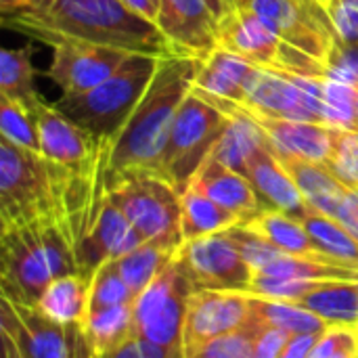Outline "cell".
I'll use <instances>...</instances> for the list:
<instances>
[{
  "label": "cell",
  "mask_w": 358,
  "mask_h": 358,
  "mask_svg": "<svg viewBox=\"0 0 358 358\" xmlns=\"http://www.w3.org/2000/svg\"><path fill=\"white\" fill-rule=\"evenodd\" d=\"M107 195L124 212L143 243L180 248V193L168 180L155 174H134L107 187Z\"/></svg>",
  "instance_id": "cell-8"
},
{
  "label": "cell",
  "mask_w": 358,
  "mask_h": 358,
  "mask_svg": "<svg viewBox=\"0 0 358 358\" xmlns=\"http://www.w3.org/2000/svg\"><path fill=\"white\" fill-rule=\"evenodd\" d=\"M327 13L340 40L358 42V0H329Z\"/></svg>",
  "instance_id": "cell-40"
},
{
  "label": "cell",
  "mask_w": 358,
  "mask_h": 358,
  "mask_svg": "<svg viewBox=\"0 0 358 358\" xmlns=\"http://www.w3.org/2000/svg\"><path fill=\"white\" fill-rule=\"evenodd\" d=\"M90 277L84 273L57 277L38 298L36 308L59 325H84L90 308Z\"/></svg>",
  "instance_id": "cell-24"
},
{
  "label": "cell",
  "mask_w": 358,
  "mask_h": 358,
  "mask_svg": "<svg viewBox=\"0 0 358 358\" xmlns=\"http://www.w3.org/2000/svg\"><path fill=\"white\" fill-rule=\"evenodd\" d=\"M0 331L8 334L21 358H67L69 327L48 319L36 306L2 298Z\"/></svg>",
  "instance_id": "cell-16"
},
{
  "label": "cell",
  "mask_w": 358,
  "mask_h": 358,
  "mask_svg": "<svg viewBox=\"0 0 358 358\" xmlns=\"http://www.w3.org/2000/svg\"><path fill=\"white\" fill-rule=\"evenodd\" d=\"M321 4H325V8H327V4H329V0H319Z\"/></svg>",
  "instance_id": "cell-49"
},
{
  "label": "cell",
  "mask_w": 358,
  "mask_h": 358,
  "mask_svg": "<svg viewBox=\"0 0 358 358\" xmlns=\"http://www.w3.org/2000/svg\"><path fill=\"white\" fill-rule=\"evenodd\" d=\"M130 10H134L136 15L149 19L155 23L157 19V8H159V2L157 0H122Z\"/></svg>",
  "instance_id": "cell-45"
},
{
  "label": "cell",
  "mask_w": 358,
  "mask_h": 358,
  "mask_svg": "<svg viewBox=\"0 0 358 358\" xmlns=\"http://www.w3.org/2000/svg\"><path fill=\"white\" fill-rule=\"evenodd\" d=\"M292 304L310 310L329 327H358V283L327 281Z\"/></svg>",
  "instance_id": "cell-27"
},
{
  "label": "cell",
  "mask_w": 358,
  "mask_h": 358,
  "mask_svg": "<svg viewBox=\"0 0 358 358\" xmlns=\"http://www.w3.org/2000/svg\"><path fill=\"white\" fill-rule=\"evenodd\" d=\"M80 327L86 331V336L96 346V350L105 355L136 334L134 331V302L90 310L84 325Z\"/></svg>",
  "instance_id": "cell-30"
},
{
  "label": "cell",
  "mask_w": 358,
  "mask_h": 358,
  "mask_svg": "<svg viewBox=\"0 0 358 358\" xmlns=\"http://www.w3.org/2000/svg\"><path fill=\"white\" fill-rule=\"evenodd\" d=\"M0 340H2V358H21L19 357L17 346H15V342L10 340L8 334L0 331Z\"/></svg>",
  "instance_id": "cell-46"
},
{
  "label": "cell",
  "mask_w": 358,
  "mask_h": 358,
  "mask_svg": "<svg viewBox=\"0 0 358 358\" xmlns=\"http://www.w3.org/2000/svg\"><path fill=\"white\" fill-rule=\"evenodd\" d=\"M67 358H103L80 325H69V355Z\"/></svg>",
  "instance_id": "cell-43"
},
{
  "label": "cell",
  "mask_w": 358,
  "mask_h": 358,
  "mask_svg": "<svg viewBox=\"0 0 358 358\" xmlns=\"http://www.w3.org/2000/svg\"><path fill=\"white\" fill-rule=\"evenodd\" d=\"M201 59L170 55L159 59L157 71L124 128L111 141L107 187L134 174H155L168 145V136L189 94Z\"/></svg>",
  "instance_id": "cell-2"
},
{
  "label": "cell",
  "mask_w": 358,
  "mask_h": 358,
  "mask_svg": "<svg viewBox=\"0 0 358 358\" xmlns=\"http://www.w3.org/2000/svg\"><path fill=\"white\" fill-rule=\"evenodd\" d=\"M36 120L40 132V153L46 159L69 170H82L92 164L99 153L101 138L65 117L55 109V105L42 103L36 109Z\"/></svg>",
  "instance_id": "cell-17"
},
{
  "label": "cell",
  "mask_w": 358,
  "mask_h": 358,
  "mask_svg": "<svg viewBox=\"0 0 358 358\" xmlns=\"http://www.w3.org/2000/svg\"><path fill=\"white\" fill-rule=\"evenodd\" d=\"M193 285L185 275L176 252L149 287L134 302L136 336L155 344L182 350V325Z\"/></svg>",
  "instance_id": "cell-9"
},
{
  "label": "cell",
  "mask_w": 358,
  "mask_h": 358,
  "mask_svg": "<svg viewBox=\"0 0 358 358\" xmlns=\"http://www.w3.org/2000/svg\"><path fill=\"white\" fill-rule=\"evenodd\" d=\"M239 107L264 130L268 138V149L273 153L294 155V157H302V159H310V162H319L327 166L331 147H334L336 126H327L319 122L279 120V117H268V115L250 111L243 105Z\"/></svg>",
  "instance_id": "cell-19"
},
{
  "label": "cell",
  "mask_w": 358,
  "mask_h": 358,
  "mask_svg": "<svg viewBox=\"0 0 358 358\" xmlns=\"http://www.w3.org/2000/svg\"><path fill=\"white\" fill-rule=\"evenodd\" d=\"M241 227H245L248 231H252L258 237L266 239L271 245H275L277 250H281V252H285L289 256L308 258V260H317V262H325V264L346 266L340 260H336L334 256L325 254L315 243V239L310 237V233L306 231V227L302 224L300 218L289 216L285 212L264 208L260 214H256L254 218L245 220Z\"/></svg>",
  "instance_id": "cell-22"
},
{
  "label": "cell",
  "mask_w": 358,
  "mask_h": 358,
  "mask_svg": "<svg viewBox=\"0 0 358 358\" xmlns=\"http://www.w3.org/2000/svg\"><path fill=\"white\" fill-rule=\"evenodd\" d=\"M273 155L292 176V180L296 182L306 203L313 210L323 212L334 218L348 187L325 164L294 157V155H283V153H273Z\"/></svg>",
  "instance_id": "cell-23"
},
{
  "label": "cell",
  "mask_w": 358,
  "mask_h": 358,
  "mask_svg": "<svg viewBox=\"0 0 358 358\" xmlns=\"http://www.w3.org/2000/svg\"><path fill=\"white\" fill-rule=\"evenodd\" d=\"M239 105L268 117L323 124L321 117L315 113L310 101L294 80L260 67L252 71L245 86V96Z\"/></svg>",
  "instance_id": "cell-18"
},
{
  "label": "cell",
  "mask_w": 358,
  "mask_h": 358,
  "mask_svg": "<svg viewBox=\"0 0 358 358\" xmlns=\"http://www.w3.org/2000/svg\"><path fill=\"white\" fill-rule=\"evenodd\" d=\"M176 250H168L155 243H143L136 250L128 252L122 258H115V266L128 287L132 289L134 298H138L149 283L159 275V271L168 264V260L174 256Z\"/></svg>",
  "instance_id": "cell-32"
},
{
  "label": "cell",
  "mask_w": 358,
  "mask_h": 358,
  "mask_svg": "<svg viewBox=\"0 0 358 358\" xmlns=\"http://www.w3.org/2000/svg\"><path fill=\"white\" fill-rule=\"evenodd\" d=\"M321 336H317V334H294L289 338L281 358H310L313 348L317 346Z\"/></svg>",
  "instance_id": "cell-44"
},
{
  "label": "cell",
  "mask_w": 358,
  "mask_h": 358,
  "mask_svg": "<svg viewBox=\"0 0 358 358\" xmlns=\"http://www.w3.org/2000/svg\"><path fill=\"white\" fill-rule=\"evenodd\" d=\"M136 302L132 289L120 275L113 260L103 262L90 277V310L117 306V304H130Z\"/></svg>",
  "instance_id": "cell-35"
},
{
  "label": "cell",
  "mask_w": 358,
  "mask_h": 358,
  "mask_svg": "<svg viewBox=\"0 0 358 358\" xmlns=\"http://www.w3.org/2000/svg\"><path fill=\"white\" fill-rule=\"evenodd\" d=\"M227 126V113L189 90L174 117L168 145L159 159L157 176L182 193L201 164L210 157Z\"/></svg>",
  "instance_id": "cell-7"
},
{
  "label": "cell",
  "mask_w": 358,
  "mask_h": 358,
  "mask_svg": "<svg viewBox=\"0 0 358 358\" xmlns=\"http://www.w3.org/2000/svg\"><path fill=\"white\" fill-rule=\"evenodd\" d=\"M344 229H348L358 239V191L357 189H346L336 216H334Z\"/></svg>",
  "instance_id": "cell-42"
},
{
  "label": "cell",
  "mask_w": 358,
  "mask_h": 358,
  "mask_svg": "<svg viewBox=\"0 0 358 358\" xmlns=\"http://www.w3.org/2000/svg\"><path fill=\"white\" fill-rule=\"evenodd\" d=\"M243 174L254 185L264 208L279 210L296 218H302L310 208L302 197V193L298 191L292 176L285 172V168L279 164V159L271 153L268 147L258 149L250 157Z\"/></svg>",
  "instance_id": "cell-21"
},
{
  "label": "cell",
  "mask_w": 358,
  "mask_h": 358,
  "mask_svg": "<svg viewBox=\"0 0 358 358\" xmlns=\"http://www.w3.org/2000/svg\"><path fill=\"white\" fill-rule=\"evenodd\" d=\"M254 69L256 65L216 46L210 57L201 59L193 86L208 90L216 96H224V99L241 103L245 96L248 80Z\"/></svg>",
  "instance_id": "cell-25"
},
{
  "label": "cell",
  "mask_w": 358,
  "mask_h": 358,
  "mask_svg": "<svg viewBox=\"0 0 358 358\" xmlns=\"http://www.w3.org/2000/svg\"><path fill=\"white\" fill-rule=\"evenodd\" d=\"M252 321L248 292L195 289L189 296L182 325V355L206 342L245 327Z\"/></svg>",
  "instance_id": "cell-13"
},
{
  "label": "cell",
  "mask_w": 358,
  "mask_h": 358,
  "mask_svg": "<svg viewBox=\"0 0 358 358\" xmlns=\"http://www.w3.org/2000/svg\"><path fill=\"white\" fill-rule=\"evenodd\" d=\"M0 138L21 149L40 153V132L36 113L17 101L0 96Z\"/></svg>",
  "instance_id": "cell-34"
},
{
  "label": "cell",
  "mask_w": 358,
  "mask_h": 358,
  "mask_svg": "<svg viewBox=\"0 0 358 358\" xmlns=\"http://www.w3.org/2000/svg\"><path fill=\"white\" fill-rule=\"evenodd\" d=\"M2 25L44 44L80 40L134 55H178L162 29L122 0H0Z\"/></svg>",
  "instance_id": "cell-1"
},
{
  "label": "cell",
  "mask_w": 358,
  "mask_h": 358,
  "mask_svg": "<svg viewBox=\"0 0 358 358\" xmlns=\"http://www.w3.org/2000/svg\"><path fill=\"white\" fill-rule=\"evenodd\" d=\"M292 336L294 334H287L283 329L260 327L258 336H256V342H254L252 358H281Z\"/></svg>",
  "instance_id": "cell-41"
},
{
  "label": "cell",
  "mask_w": 358,
  "mask_h": 358,
  "mask_svg": "<svg viewBox=\"0 0 358 358\" xmlns=\"http://www.w3.org/2000/svg\"><path fill=\"white\" fill-rule=\"evenodd\" d=\"M300 220L325 254L334 256L346 266L358 268V239L336 218L308 208Z\"/></svg>",
  "instance_id": "cell-31"
},
{
  "label": "cell",
  "mask_w": 358,
  "mask_h": 358,
  "mask_svg": "<svg viewBox=\"0 0 358 358\" xmlns=\"http://www.w3.org/2000/svg\"><path fill=\"white\" fill-rule=\"evenodd\" d=\"M176 258L193 289L250 292L254 268L245 262L227 231L182 241Z\"/></svg>",
  "instance_id": "cell-11"
},
{
  "label": "cell",
  "mask_w": 358,
  "mask_h": 358,
  "mask_svg": "<svg viewBox=\"0 0 358 358\" xmlns=\"http://www.w3.org/2000/svg\"><path fill=\"white\" fill-rule=\"evenodd\" d=\"M157 65L159 57L130 55L105 82L82 94L61 96L55 103V109L92 136L113 141L147 92Z\"/></svg>",
  "instance_id": "cell-5"
},
{
  "label": "cell",
  "mask_w": 358,
  "mask_h": 358,
  "mask_svg": "<svg viewBox=\"0 0 358 358\" xmlns=\"http://www.w3.org/2000/svg\"><path fill=\"white\" fill-rule=\"evenodd\" d=\"M245 6L289 46L327 65L338 36L325 4L319 0H248Z\"/></svg>",
  "instance_id": "cell-10"
},
{
  "label": "cell",
  "mask_w": 358,
  "mask_h": 358,
  "mask_svg": "<svg viewBox=\"0 0 358 358\" xmlns=\"http://www.w3.org/2000/svg\"><path fill=\"white\" fill-rule=\"evenodd\" d=\"M310 358H358V327H329Z\"/></svg>",
  "instance_id": "cell-38"
},
{
  "label": "cell",
  "mask_w": 358,
  "mask_h": 358,
  "mask_svg": "<svg viewBox=\"0 0 358 358\" xmlns=\"http://www.w3.org/2000/svg\"><path fill=\"white\" fill-rule=\"evenodd\" d=\"M239 224H243V220L235 212L222 208L220 203H216L214 199H210L201 191H197L193 187H187L180 193V233H182V241L224 233V231H229L233 227H239Z\"/></svg>",
  "instance_id": "cell-26"
},
{
  "label": "cell",
  "mask_w": 358,
  "mask_h": 358,
  "mask_svg": "<svg viewBox=\"0 0 358 358\" xmlns=\"http://www.w3.org/2000/svg\"><path fill=\"white\" fill-rule=\"evenodd\" d=\"M34 46L25 44L21 48H4L0 55V96L17 101L31 109L44 103L36 86V67L31 63Z\"/></svg>",
  "instance_id": "cell-28"
},
{
  "label": "cell",
  "mask_w": 358,
  "mask_h": 358,
  "mask_svg": "<svg viewBox=\"0 0 358 358\" xmlns=\"http://www.w3.org/2000/svg\"><path fill=\"white\" fill-rule=\"evenodd\" d=\"M323 115L327 126L358 132V84L325 78Z\"/></svg>",
  "instance_id": "cell-33"
},
{
  "label": "cell",
  "mask_w": 358,
  "mask_h": 358,
  "mask_svg": "<svg viewBox=\"0 0 358 358\" xmlns=\"http://www.w3.org/2000/svg\"><path fill=\"white\" fill-rule=\"evenodd\" d=\"M327 168L348 187L358 191V132L336 128Z\"/></svg>",
  "instance_id": "cell-37"
},
{
  "label": "cell",
  "mask_w": 358,
  "mask_h": 358,
  "mask_svg": "<svg viewBox=\"0 0 358 358\" xmlns=\"http://www.w3.org/2000/svg\"><path fill=\"white\" fill-rule=\"evenodd\" d=\"M250 296L252 302V323L260 327H275L283 329L287 334H325L329 325L313 315L310 310L292 304V302H279V300H268L260 296Z\"/></svg>",
  "instance_id": "cell-29"
},
{
  "label": "cell",
  "mask_w": 358,
  "mask_h": 358,
  "mask_svg": "<svg viewBox=\"0 0 358 358\" xmlns=\"http://www.w3.org/2000/svg\"><path fill=\"white\" fill-rule=\"evenodd\" d=\"M218 46L248 63L275 71L308 78H327V65L281 40L250 6H235L218 19Z\"/></svg>",
  "instance_id": "cell-6"
},
{
  "label": "cell",
  "mask_w": 358,
  "mask_h": 358,
  "mask_svg": "<svg viewBox=\"0 0 358 358\" xmlns=\"http://www.w3.org/2000/svg\"><path fill=\"white\" fill-rule=\"evenodd\" d=\"M76 172L0 138V222L2 227L61 218L69 227ZM73 233V231H71Z\"/></svg>",
  "instance_id": "cell-4"
},
{
  "label": "cell",
  "mask_w": 358,
  "mask_h": 358,
  "mask_svg": "<svg viewBox=\"0 0 358 358\" xmlns=\"http://www.w3.org/2000/svg\"><path fill=\"white\" fill-rule=\"evenodd\" d=\"M327 78L358 84V42H344L336 38L327 61Z\"/></svg>",
  "instance_id": "cell-39"
},
{
  "label": "cell",
  "mask_w": 358,
  "mask_h": 358,
  "mask_svg": "<svg viewBox=\"0 0 358 358\" xmlns=\"http://www.w3.org/2000/svg\"><path fill=\"white\" fill-rule=\"evenodd\" d=\"M189 187L201 191L203 195H208L222 208L235 212L243 222L264 210V203L258 197L250 178L245 174L216 162L214 157H208L201 164V168L191 178Z\"/></svg>",
  "instance_id": "cell-20"
},
{
  "label": "cell",
  "mask_w": 358,
  "mask_h": 358,
  "mask_svg": "<svg viewBox=\"0 0 358 358\" xmlns=\"http://www.w3.org/2000/svg\"><path fill=\"white\" fill-rule=\"evenodd\" d=\"M2 298L36 306L57 277L80 273L71 227L61 218L2 227L0 237Z\"/></svg>",
  "instance_id": "cell-3"
},
{
  "label": "cell",
  "mask_w": 358,
  "mask_h": 358,
  "mask_svg": "<svg viewBox=\"0 0 358 358\" xmlns=\"http://www.w3.org/2000/svg\"><path fill=\"white\" fill-rule=\"evenodd\" d=\"M157 2H159V0H157Z\"/></svg>",
  "instance_id": "cell-51"
},
{
  "label": "cell",
  "mask_w": 358,
  "mask_h": 358,
  "mask_svg": "<svg viewBox=\"0 0 358 358\" xmlns=\"http://www.w3.org/2000/svg\"><path fill=\"white\" fill-rule=\"evenodd\" d=\"M143 245L141 235L128 222L124 212L105 195L88 227L76 241V256L80 273L92 275L103 262L126 256Z\"/></svg>",
  "instance_id": "cell-14"
},
{
  "label": "cell",
  "mask_w": 358,
  "mask_h": 358,
  "mask_svg": "<svg viewBox=\"0 0 358 358\" xmlns=\"http://www.w3.org/2000/svg\"><path fill=\"white\" fill-rule=\"evenodd\" d=\"M50 46L52 61L46 69V76L57 84L61 96L82 94L99 86L113 76L130 55H134L120 48L67 38L55 40Z\"/></svg>",
  "instance_id": "cell-12"
},
{
  "label": "cell",
  "mask_w": 358,
  "mask_h": 358,
  "mask_svg": "<svg viewBox=\"0 0 358 358\" xmlns=\"http://www.w3.org/2000/svg\"><path fill=\"white\" fill-rule=\"evenodd\" d=\"M155 25L178 55L206 59L218 46V19L206 0H159Z\"/></svg>",
  "instance_id": "cell-15"
},
{
  "label": "cell",
  "mask_w": 358,
  "mask_h": 358,
  "mask_svg": "<svg viewBox=\"0 0 358 358\" xmlns=\"http://www.w3.org/2000/svg\"><path fill=\"white\" fill-rule=\"evenodd\" d=\"M248 4V0H241V6H245Z\"/></svg>",
  "instance_id": "cell-50"
},
{
  "label": "cell",
  "mask_w": 358,
  "mask_h": 358,
  "mask_svg": "<svg viewBox=\"0 0 358 358\" xmlns=\"http://www.w3.org/2000/svg\"><path fill=\"white\" fill-rule=\"evenodd\" d=\"M224 4H227V8L231 10V8H235V6H241V0H224ZM227 10V13H229Z\"/></svg>",
  "instance_id": "cell-48"
},
{
  "label": "cell",
  "mask_w": 358,
  "mask_h": 358,
  "mask_svg": "<svg viewBox=\"0 0 358 358\" xmlns=\"http://www.w3.org/2000/svg\"><path fill=\"white\" fill-rule=\"evenodd\" d=\"M206 4L210 6V10L216 15V19H220L229 8H227V4H224V0H206Z\"/></svg>",
  "instance_id": "cell-47"
},
{
  "label": "cell",
  "mask_w": 358,
  "mask_h": 358,
  "mask_svg": "<svg viewBox=\"0 0 358 358\" xmlns=\"http://www.w3.org/2000/svg\"><path fill=\"white\" fill-rule=\"evenodd\" d=\"M258 329H260V325L250 321L245 327H241L237 331L214 338V340L206 342L203 346H199L191 352H185L182 358H252Z\"/></svg>",
  "instance_id": "cell-36"
}]
</instances>
